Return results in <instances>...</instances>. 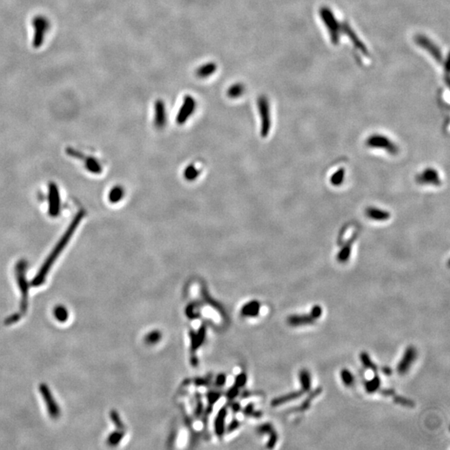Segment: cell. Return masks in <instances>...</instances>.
<instances>
[{
    "mask_svg": "<svg viewBox=\"0 0 450 450\" xmlns=\"http://www.w3.org/2000/svg\"><path fill=\"white\" fill-rule=\"evenodd\" d=\"M125 195L124 189L121 185L113 187L108 195V198L111 204H116L123 199Z\"/></svg>",
    "mask_w": 450,
    "mask_h": 450,
    "instance_id": "obj_20",
    "label": "cell"
},
{
    "mask_svg": "<svg viewBox=\"0 0 450 450\" xmlns=\"http://www.w3.org/2000/svg\"><path fill=\"white\" fill-rule=\"evenodd\" d=\"M319 16L327 29L331 43L337 45L340 40L341 35V23L336 19L332 10L326 6H323L319 9Z\"/></svg>",
    "mask_w": 450,
    "mask_h": 450,
    "instance_id": "obj_2",
    "label": "cell"
},
{
    "mask_svg": "<svg viewBox=\"0 0 450 450\" xmlns=\"http://www.w3.org/2000/svg\"><path fill=\"white\" fill-rule=\"evenodd\" d=\"M54 314H55V317L58 321L61 322V323H64L68 320L69 318V312L67 310L66 308L64 306H62V305H59L57 307H55V310H54Z\"/></svg>",
    "mask_w": 450,
    "mask_h": 450,
    "instance_id": "obj_28",
    "label": "cell"
},
{
    "mask_svg": "<svg viewBox=\"0 0 450 450\" xmlns=\"http://www.w3.org/2000/svg\"><path fill=\"white\" fill-rule=\"evenodd\" d=\"M418 181L423 184L439 185L441 183L439 173L433 169H426L419 175Z\"/></svg>",
    "mask_w": 450,
    "mask_h": 450,
    "instance_id": "obj_16",
    "label": "cell"
},
{
    "mask_svg": "<svg viewBox=\"0 0 450 450\" xmlns=\"http://www.w3.org/2000/svg\"><path fill=\"white\" fill-rule=\"evenodd\" d=\"M322 391H323V389H322L321 387L316 388L315 390H312V391L310 392V394L308 395L307 398L304 399V401L302 402L300 405H298L297 407H293L292 408V409H290V410H289V411H288V413H296L305 412L306 410L310 409L313 400L315 399L316 397H318V396L322 393Z\"/></svg>",
    "mask_w": 450,
    "mask_h": 450,
    "instance_id": "obj_15",
    "label": "cell"
},
{
    "mask_svg": "<svg viewBox=\"0 0 450 450\" xmlns=\"http://www.w3.org/2000/svg\"><path fill=\"white\" fill-rule=\"evenodd\" d=\"M378 392H379L382 395L385 396V397H392L394 393H396L395 391L393 389H379Z\"/></svg>",
    "mask_w": 450,
    "mask_h": 450,
    "instance_id": "obj_34",
    "label": "cell"
},
{
    "mask_svg": "<svg viewBox=\"0 0 450 450\" xmlns=\"http://www.w3.org/2000/svg\"><path fill=\"white\" fill-rule=\"evenodd\" d=\"M359 358H360V361H361L362 364H363L366 369L372 370L373 372H377V371H378V369H379V368H378V365L371 359L370 355H369L366 352H362V353H360V356H359Z\"/></svg>",
    "mask_w": 450,
    "mask_h": 450,
    "instance_id": "obj_26",
    "label": "cell"
},
{
    "mask_svg": "<svg viewBox=\"0 0 450 450\" xmlns=\"http://www.w3.org/2000/svg\"><path fill=\"white\" fill-rule=\"evenodd\" d=\"M60 212V195L57 184L50 183L49 184V214L55 218Z\"/></svg>",
    "mask_w": 450,
    "mask_h": 450,
    "instance_id": "obj_11",
    "label": "cell"
},
{
    "mask_svg": "<svg viewBox=\"0 0 450 450\" xmlns=\"http://www.w3.org/2000/svg\"><path fill=\"white\" fill-rule=\"evenodd\" d=\"M200 175V169L195 166V164H189L184 170V178L187 181H195Z\"/></svg>",
    "mask_w": 450,
    "mask_h": 450,
    "instance_id": "obj_25",
    "label": "cell"
},
{
    "mask_svg": "<svg viewBox=\"0 0 450 450\" xmlns=\"http://www.w3.org/2000/svg\"><path fill=\"white\" fill-rule=\"evenodd\" d=\"M341 31L342 33H344V35L350 39V40H351L353 46L355 47L358 51L364 55H369V50H368L367 47L364 44V42L358 38V35L356 34L355 31L352 29V27L349 23H346V22L341 23Z\"/></svg>",
    "mask_w": 450,
    "mask_h": 450,
    "instance_id": "obj_12",
    "label": "cell"
},
{
    "mask_svg": "<svg viewBox=\"0 0 450 450\" xmlns=\"http://www.w3.org/2000/svg\"><path fill=\"white\" fill-rule=\"evenodd\" d=\"M381 371L383 373L385 374V375L390 376L392 373H393V370L392 369L388 366H384V367L381 368Z\"/></svg>",
    "mask_w": 450,
    "mask_h": 450,
    "instance_id": "obj_35",
    "label": "cell"
},
{
    "mask_svg": "<svg viewBox=\"0 0 450 450\" xmlns=\"http://www.w3.org/2000/svg\"><path fill=\"white\" fill-rule=\"evenodd\" d=\"M344 178H345V169H339L331 176L330 182L333 186H340L344 181Z\"/></svg>",
    "mask_w": 450,
    "mask_h": 450,
    "instance_id": "obj_30",
    "label": "cell"
},
{
    "mask_svg": "<svg viewBox=\"0 0 450 450\" xmlns=\"http://www.w3.org/2000/svg\"><path fill=\"white\" fill-rule=\"evenodd\" d=\"M155 115H154V124L158 129H164L167 123V109L165 103L162 99L155 101Z\"/></svg>",
    "mask_w": 450,
    "mask_h": 450,
    "instance_id": "obj_13",
    "label": "cell"
},
{
    "mask_svg": "<svg viewBox=\"0 0 450 450\" xmlns=\"http://www.w3.org/2000/svg\"><path fill=\"white\" fill-rule=\"evenodd\" d=\"M393 402L395 404H399L401 406H404V407L407 408H413L415 406V403L411 400V399H407V398H404V397H402V396L398 395L397 393H394L393 396Z\"/></svg>",
    "mask_w": 450,
    "mask_h": 450,
    "instance_id": "obj_31",
    "label": "cell"
},
{
    "mask_svg": "<svg viewBox=\"0 0 450 450\" xmlns=\"http://www.w3.org/2000/svg\"><path fill=\"white\" fill-rule=\"evenodd\" d=\"M258 109L260 118V135L263 138H266L271 130L272 119L270 101L265 95H260L258 97Z\"/></svg>",
    "mask_w": 450,
    "mask_h": 450,
    "instance_id": "obj_4",
    "label": "cell"
},
{
    "mask_svg": "<svg viewBox=\"0 0 450 450\" xmlns=\"http://www.w3.org/2000/svg\"><path fill=\"white\" fill-rule=\"evenodd\" d=\"M197 108V102L191 95H185L178 115L176 116V123L178 125H184L191 118Z\"/></svg>",
    "mask_w": 450,
    "mask_h": 450,
    "instance_id": "obj_7",
    "label": "cell"
},
{
    "mask_svg": "<svg viewBox=\"0 0 450 450\" xmlns=\"http://www.w3.org/2000/svg\"><path fill=\"white\" fill-rule=\"evenodd\" d=\"M366 215L371 219L374 221H379V222L388 220L390 218V213L385 211V210L378 209V208H374V207L368 208L367 210H366Z\"/></svg>",
    "mask_w": 450,
    "mask_h": 450,
    "instance_id": "obj_19",
    "label": "cell"
},
{
    "mask_svg": "<svg viewBox=\"0 0 450 450\" xmlns=\"http://www.w3.org/2000/svg\"><path fill=\"white\" fill-rule=\"evenodd\" d=\"M381 386V379L379 374L375 373L372 379L364 383V388L368 393H374L379 391Z\"/></svg>",
    "mask_w": 450,
    "mask_h": 450,
    "instance_id": "obj_21",
    "label": "cell"
},
{
    "mask_svg": "<svg viewBox=\"0 0 450 450\" xmlns=\"http://www.w3.org/2000/svg\"><path fill=\"white\" fill-rule=\"evenodd\" d=\"M351 242L349 243V244L344 245L343 248H342L341 250L338 252V255H337V260L340 263H345L349 260L350 255H351V251H352V248H351Z\"/></svg>",
    "mask_w": 450,
    "mask_h": 450,
    "instance_id": "obj_29",
    "label": "cell"
},
{
    "mask_svg": "<svg viewBox=\"0 0 450 450\" xmlns=\"http://www.w3.org/2000/svg\"><path fill=\"white\" fill-rule=\"evenodd\" d=\"M417 356H418V352L415 348L413 346H409L405 350L401 360L399 361L397 366V372L400 375L406 374L415 361Z\"/></svg>",
    "mask_w": 450,
    "mask_h": 450,
    "instance_id": "obj_9",
    "label": "cell"
},
{
    "mask_svg": "<svg viewBox=\"0 0 450 450\" xmlns=\"http://www.w3.org/2000/svg\"><path fill=\"white\" fill-rule=\"evenodd\" d=\"M67 154L69 155H71L72 157H74V158H77L83 161L84 160V164H85L86 169L92 174L98 175V174H101L103 171V168L101 166L100 163L96 158H93V157H85L82 153L78 151V150H75V149H71V148L67 149Z\"/></svg>",
    "mask_w": 450,
    "mask_h": 450,
    "instance_id": "obj_8",
    "label": "cell"
},
{
    "mask_svg": "<svg viewBox=\"0 0 450 450\" xmlns=\"http://www.w3.org/2000/svg\"><path fill=\"white\" fill-rule=\"evenodd\" d=\"M414 41L418 46L421 49H425L429 55H431L433 59L438 63L444 62V57L442 55L441 50L438 45H436L433 41L425 35H417L414 37Z\"/></svg>",
    "mask_w": 450,
    "mask_h": 450,
    "instance_id": "obj_5",
    "label": "cell"
},
{
    "mask_svg": "<svg viewBox=\"0 0 450 450\" xmlns=\"http://www.w3.org/2000/svg\"><path fill=\"white\" fill-rule=\"evenodd\" d=\"M316 320L317 319L310 312L304 314H293L289 316L287 318V323L292 327H301L312 325L315 323Z\"/></svg>",
    "mask_w": 450,
    "mask_h": 450,
    "instance_id": "obj_14",
    "label": "cell"
},
{
    "mask_svg": "<svg viewBox=\"0 0 450 450\" xmlns=\"http://www.w3.org/2000/svg\"><path fill=\"white\" fill-rule=\"evenodd\" d=\"M246 90L245 85L242 83H235L227 90V96L230 98H238L244 95Z\"/></svg>",
    "mask_w": 450,
    "mask_h": 450,
    "instance_id": "obj_23",
    "label": "cell"
},
{
    "mask_svg": "<svg viewBox=\"0 0 450 450\" xmlns=\"http://www.w3.org/2000/svg\"><path fill=\"white\" fill-rule=\"evenodd\" d=\"M259 431L262 433H269L270 434V440L268 442V447H274V445H276V443L278 441V435H277L274 430L273 429L271 425H262L260 429H259Z\"/></svg>",
    "mask_w": 450,
    "mask_h": 450,
    "instance_id": "obj_24",
    "label": "cell"
},
{
    "mask_svg": "<svg viewBox=\"0 0 450 450\" xmlns=\"http://www.w3.org/2000/svg\"><path fill=\"white\" fill-rule=\"evenodd\" d=\"M28 268V263L25 260L18 262L15 267V274L18 280V284L20 290L22 299H21L20 310L22 314H24L28 309V296H29V284L26 278V271Z\"/></svg>",
    "mask_w": 450,
    "mask_h": 450,
    "instance_id": "obj_3",
    "label": "cell"
},
{
    "mask_svg": "<svg viewBox=\"0 0 450 450\" xmlns=\"http://www.w3.org/2000/svg\"><path fill=\"white\" fill-rule=\"evenodd\" d=\"M84 215H85L84 211L81 210V211L78 213L77 215H75V218L72 220L71 224H69V226L68 227V229L64 233V235L62 236V238L58 242L55 249L53 250L51 254H49V257L47 258L46 260L41 267L40 270L35 276V278L33 279L31 284L32 286H40L44 283L47 274H49L51 267L53 266V264H55V261L62 253V251L64 250V248L66 247L69 241L71 239L72 236L75 234V230L80 224L81 220L84 217Z\"/></svg>",
    "mask_w": 450,
    "mask_h": 450,
    "instance_id": "obj_1",
    "label": "cell"
},
{
    "mask_svg": "<svg viewBox=\"0 0 450 450\" xmlns=\"http://www.w3.org/2000/svg\"><path fill=\"white\" fill-rule=\"evenodd\" d=\"M39 390H40V393L43 396V399L46 403L47 410H48L49 415L51 416L52 419H59L60 416V409L54 399V396L52 395L49 388L47 385L43 384H41Z\"/></svg>",
    "mask_w": 450,
    "mask_h": 450,
    "instance_id": "obj_10",
    "label": "cell"
},
{
    "mask_svg": "<svg viewBox=\"0 0 450 450\" xmlns=\"http://www.w3.org/2000/svg\"><path fill=\"white\" fill-rule=\"evenodd\" d=\"M340 378H341L343 384L345 386H347V387H352L354 384V382H355V379H354V376H353V373H351L350 370H347V369H344V370H341Z\"/></svg>",
    "mask_w": 450,
    "mask_h": 450,
    "instance_id": "obj_27",
    "label": "cell"
},
{
    "mask_svg": "<svg viewBox=\"0 0 450 450\" xmlns=\"http://www.w3.org/2000/svg\"><path fill=\"white\" fill-rule=\"evenodd\" d=\"M304 393H305L301 389L299 390H296V391H293V392H290V393H287V394H284V395L280 396V397L273 399L271 405H272L273 407H278V406L286 404V403L293 401V400L301 398Z\"/></svg>",
    "mask_w": 450,
    "mask_h": 450,
    "instance_id": "obj_17",
    "label": "cell"
},
{
    "mask_svg": "<svg viewBox=\"0 0 450 450\" xmlns=\"http://www.w3.org/2000/svg\"><path fill=\"white\" fill-rule=\"evenodd\" d=\"M217 69L218 65L215 62H209L198 67V69L195 70V75L198 78H207L214 75L215 72L217 71Z\"/></svg>",
    "mask_w": 450,
    "mask_h": 450,
    "instance_id": "obj_18",
    "label": "cell"
},
{
    "mask_svg": "<svg viewBox=\"0 0 450 450\" xmlns=\"http://www.w3.org/2000/svg\"><path fill=\"white\" fill-rule=\"evenodd\" d=\"M299 382L301 385V390L304 393L310 392L312 386V379L311 374L307 370H302L299 372Z\"/></svg>",
    "mask_w": 450,
    "mask_h": 450,
    "instance_id": "obj_22",
    "label": "cell"
},
{
    "mask_svg": "<svg viewBox=\"0 0 450 450\" xmlns=\"http://www.w3.org/2000/svg\"><path fill=\"white\" fill-rule=\"evenodd\" d=\"M366 144L371 149H384V151L390 155H396L398 153V147L390 138L384 135H374L370 136L366 141Z\"/></svg>",
    "mask_w": 450,
    "mask_h": 450,
    "instance_id": "obj_6",
    "label": "cell"
},
{
    "mask_svg": "<svg viewBox=\"0 0 450 450\" xmlns=\"http://www.w3.org/2000/svg\"><path fill=\"white\" fill-rule=\"evenodd\" d=\"M21 317H20V314L19 313H15L14 315L10 316L9 318H6L5 324L7 325H9V324H13L16 323V322L19 321Z\"/></svg>",
    "mask_w": 450,
    "mask_h": 450,
    "instance_id": "obj_33",
    "label": "cell"
},
{
    "mask_svg": "<svg viewBox=\"0 0 450 450\" xmlns=\"http://www.w3.org/2000/svg\"><path fill=\"white\" fill-rule=\"evenodd\" d=\"M259 303L258 302H253L251 304H248L246 307L244 308V313L245 314L250 316L258 315L259 312Z\"/></svg>",
    "mask_w": 450,
    "mask_h": 450,
    "instance_id": "obj_32",
    "label": "cell"
}]
</instances>
